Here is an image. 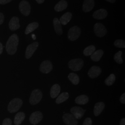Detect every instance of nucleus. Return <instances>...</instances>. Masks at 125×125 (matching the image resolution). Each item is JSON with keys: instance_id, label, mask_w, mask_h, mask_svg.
I'll list each match as a JSON object with an SVG mask.
<instances>
[{"instance_id": "nucleus-1", "label": "nucleus", "mask_w": 125, "mask_h": 125, "mask_svg": "<svg viewBox=\"0 0 125 125\" xmlns=\"http://www.w3.org/2000/svg\"><path fill=\"white\" fill-rule=\"evenodd\" d=\"M19 44V38L17 34H13L10 36L8 40L6 49L9 55H13L16 53Z\"/></svg>"}, {"instance_id": "nucleus-2", "label": "nucleus", "mask_w": 125, "mask_h": 125, "mask_svg": "<svg viewBox=\"0 0 125 125\" xmlns=\"http://www.w3.org/2000/svg\"><path fill=\"white\" fill-rule=\"evenodd\" d=\"M22 100L19 98H14L9 103L8 110L10 113L17 112L22 106Z\"/></svg>"}, {"instance_id": "nucleus-3", "label": "nucleus", "mask_w": 125, "mask_h": 125, "mask_svg": "<svg viewBox=\"0 0 125 125\" xmlns=\"http://www.w3.org/2000/svg\"><path fill=\"white\" fill-rule=\"evenodd\" d=\"M84 62L81 58H76L72 59L68 62L70 69L74 72H77L81 70L83 65Z\"/></svg>"}, {"instance_id": "nucleus-4", "label": "nucleus", "mask_w": 125, "mask_h": 125, "mask_svg": "<svg viewBox=\"0 0 125 125\" xmlns=\"http://www.w3.org/2000/svg\"><path fill=\"white\" fill-rule=\"evenodd\" d=\"M43 94L40 89H34L31 92L29 103L31 105H36L40 103L42 98Z\"/></svg>"}, {"instance_id": "nucleus-5", "label": "nucleus", "mask_w": 125, "mask_h": 125, "mask_svg": "<svg viewBox=\"0 0 125 125\" xmlns=\"http://www.w3.org/2000/svg\"><path fill=\"white\" fill-rule=\"evenodd\" d=\"M81 30L79 27L74 26L71 28L68 31V37L69 40L73 41H75L80 36Z\"/></svg>"}, {"instance_id": "nucleus-6", "label": "nucleus", "mask_w": 125, "mask_h": 125, "mask_svg": "<svg viewBox=\"0 0 125 125\" xmlns=\"http://www.w3.org/2000/svg\"><path fill=\"white\" fill-rule=\"evenodd\" d=\"M19 9L21 13L25 16H28L31 12V6L27 0H22L19 4Z\"/></svg>"}, {"instance_id": "nucleus-7", "label": "nucleus", "mask_w": 125, "mask_h": 125, "mask_svg": "<svg viewBox=\"0 0 125 125\" xmlns=\"http://www.w3.org/2000/svg\"><path fill=\"white\" fill-rule=\"evenodd\" d=\"M94 30L95 35L100 38L104 37L107 32L106 27L100 23H97L94 25Z\"/></svg>"}, {"instance_id": "nucleus-8", "label": "nucleus", "mask_w": 125, "mask_h": 125, "mask_svg": "<svg viewBox=\"0 0 125 125\" xmlns=\"http://www.w3.org/2000/svg\"><path fill=\"white\" fill-rule=\"evenodd\" d=\"M43 119V114L40 111L32 113L29 118V121L32 125H37L40 123Z\"/></svg>"}, {"instance_id": "nucleus-9", "label": "nucleus", "mask_w": 125, "mask_h": 125, "mask_svg": "<svg viewBox=\"0 0 125 125\" xmlns=\"http://www.w3.org/2000/svg\"><path fill=\"white\" fill-rule=\"evenodd\" d=\"M39 46V43L38 42H35L31 44L28 45L27 47L25 56L27 59H29L31 58V56L33 55L34 52L36 51V50L38 48Z\"/></svg>"}, {"instance_id": "nucleus-10", "label": "nucleus", "mask_w": 125, "mask_h": 125, "mask_svg": "<svg viewBox=\"0 0 125 125\" xmlns=\"http://www.w3.org/2000/svg\"><path fill=\"white\" fill-rule=\"evenodd\" d=\"M53 69L52 64L49 60H45L41 63L40 67V72L43 73L48 74Z\"/></svg>"}, {"instance_id": "nucleus-11", "label": "nucleus", "mask_w": 125, "mask_h": 125, "mask_svg": "<svg viewBox=\"0 0 125 125\" xmlns=\"http://www.w3.org/2000/svg\"><path fill=\"white\" fill-rule=\"evenodd\" d=\"M64 123L67 125H77L78 121L76 118L72 114L66 113L62 116Z\"/></svg>"}, {"instance_id": "nucleus-12", "label": "nucleus", "mask_w": 125, "mask_h": 125, "mask_svg": "<svg viewBox=\"0 0 125 125\" xmlns=\"http://www.w3.org/2000/svg\"><path fill=\"white\" fill-rule=\"evenodd\" d=\"M85 110L79 107H73L71 109L72 114L76 119H80L85 113Z\"/></svg>"}, {"instance_id": "nucleus-13", "label": "nucleus", "mask_w": 125, "mask_h": 125, "mask_svg": "<svg viewBox=\"0 0 125 125\" xmlns=\"http://www.w3.org/2000/svg\"><path fill=\"white\" fill-rule=\"evenodd\" d=\"M101 68L97 66H93L88 72V76L90 78H95L98 76L101 73Z\"/></svg>"}, {"instance_id": "nucleus-14", "label": "nucleus", "mask_w": 125, "mask_h": 125, "mask_svg": "<svg viewBox=\"0 0 125 125\" xmlns=\"http://www.w3.org/2000/svg\"><path fill=\"white\" fill-rule=\"evenodd\" d=\"M9 29L14 31L18 29L20 27V25L19 24V19L17 17H13L11 18L9 22Z\"/></svg>"}, {"instance_id": "nucleus-15", "label": "nucleus", "mask_w": 125, "mask_h": 125, "mask_svg": "<svg viewBox=\"0 0 125 125\" xmlns=\"http://www.w3.org/2000/svg\"><path fill=\"white\" fill-rule=\"evenodd\" d=\"M94 6V0H84L83 5V10L84 12H89L93 9Z\"/></svg>"}, {"instance_id": "nucleus-16", "label": "nucleus", "mask_w": 125, "mask_h": 125, "mask_svg": "<svg viewBox=\"0 0 125 125\" xmlns=\"http://www.w3.org/2000/svg\"><path fill=\"white\" fill-rule=\"evenodd\" d=\"M107 15V12L104 9H99L94 12L93 16L97 20H103L106 18Z\"/></svg>"}, {"instance_id": "nucleus-17", "label": "nucleus", "mask_w": 125, "mask_h": 125, "mask_svg": "<svg viewBox=\"0 0 125 125\" xmlns=\"http://www.w3.org/2000/svg\"><path fill=\"white\" fill-rule=\"evenodd\" d=\"M105 107V104L103 102H98L96 103L94 108V115L95 116H98L103 112Z\"/></svg>"}, {"instance_id": "nucleus-18", "label": "nucleus", "mask_w": 125, "mask_h": 125, "mask_svg": "<svg viewBox=\"0 0 125 125\" xmlns=\"http://www.w3.org/2000/svg\"><path fill=\"white\" fill-rule=\"evenodd\" d=\"M61 88L58 84H54L51 88L50 90V95L52 98L57 97L60 92Z\"/></svg>"}, {"instance_id": "nucleus-19", "label": "nucleus", "mask_w": 125, "mask_h": 125, "mask_svg": "<svg viewBox=\"0 0 125 125\" xmlns=\"http://www.w3.org/2000/svg\"><path fill=\"white\" fill-rule=\"evenodd\" d=\"M53 22L55 32L59 35H62V28L59 20L57 18H55L54 19Z\"/></svg>"}, {"instance_id": "nucleus-20", "label": "nucleus", "mask_w": 125, "mask_h": 125, "mask_svg": "<svg viewBox=\"0 0 125 125\" xmlns=\"http://www.w3.org/2000/svg\"><path fill=\"white\" fill-rule=\"evenodd\" d=\"M68 3L65 0H61L59 1L54 7V9L56 12H60L67 8Z\"/></svg>"}, {"instance_id": "nucleus-21", "label": "nucleus", "mask_w": 125, "mask_h": 125, "mask_svg": "<svg viewBox=\"0 0 125 125\" xmlns=\"http://www.w3.org/2000/svg\"><path fill=\"white\" fill-rule=\"evenodd\" d=\"M72 13L70 12H67L64 13L61 17L59 21L62 25H66L72 19Z\"/></svg>"}, {"instance_id": "nucleus-22", "label": "nucleus", "mask_w": 125, "mask_h": 125, "mask_svg": "<svg viewBox=\"0 0 125 125\" xmlns=\"http://www.w3.org/2000/svg\"><path fill=\"white\" fill-rule=\"evenodd\" d=\"M25 114L22 112L18 113L14 117V123L15 125H21L25 118Z\"/></svg>"}, {"instance_id": "nucleus-23", "label": "nucleus", "mask_w": 125, "mask_h": 125, "mask_svg": "<svg viewBox=\"0 0 125 125\" xmlns=\"http://www.w3.org/2000/svg\"><path fill=\"white\" fill-rule=\"evenodd\" d=\"M104 52L102 50H98L95 52H94L91 55V59L94 62L99 61L103 56Z\"/></svg>"}, {"instance_id": "nucleus-24", "label": "nucleus", "mask_w": 125, "mask_h": 125, "mask_svg": "<svg viewBox=\"0 0 125 125\" xmlns=\"http://www.w3.org/2000/svg\"><path fill=\"white\" fill-rule=\"evenodd\" d=\"M89 101V97L85 94L79 95L75 99V103L79 105H84L88 103Z\"/></svg>"}, {"instance_id": "nucleus-25", "label": "nucleus", "mask_w": 125, "mask_h": 125, "mask_svg": "<svg viewBox=\"0 0 125 125\" xmlns=\"http://www.w3.org/2000/svg\"><path fill=\"white\" fill-rule=\"evenodd\" d=\"M39 23L36 22H32L30 24H29L27 26L26 29L25 30V34H28L29 33H31L32 31H34L36 29H37L39 27Z\"/></svg>"}, {"instance_id": "nucleus-26", "label": "nucleus", "mask_w": 125, "mask_h": 125, "mask_svg": "<svg viewBox=\"0 0 125 125\" xmlns=\"http://www.w3.org/2000/svg\"><path fill=\"white\" fill-rule=\"evenodd\" d=\"M69 97V94L67 92H63L62 94H60L56 101V103L58 104H59L60 103L66 101Z\"/></svg>"}, {"instance_id": "nucleus-27", "label": "nucleus", "mask_w": 125, "mask_h": 125, "mask_svg": "<svg viewBox=\"0 0 125 125\" xmlns=\"http://www.w3.org/2000/svg\"><path fill=\"white\" fill-rule=\"evenodd\" d=\"M68 78L74 85H77L80 81L79 76L74 73H71L68 76Z\"/></svg>"}, {"instance_id": "nucleus-28", "label": "nucleus", "mask_w": 125, "mask_h": 125, "mask_svg": "<svg viewBox=\"0 0 125 125\" xmlns=\"http://www.w3.org/2000/svg\"><path fill=\"white\" fill-rule=\"evenodd\" d=\"M95 50V47L94 45H91L85 48L83 53L85 56H91Z\"/></svg>"}, {"instance_id": "nucleus-29", "label": "nucleus", "mask_w": 125, "mask_h": 125, "mask_svg": "<svg viewBox=\"0 0 125 125\" xmlns=\"http://www.w3.org/2000/svg\"><path fill=\"white\" fill-rule=\"evenodd\" d=\"M115 76L114 74H110L105 81V83L107 86H111L114 84L115 81Z\"/></svg>"}, {"instance_id": "nucleus-30", "label": "nucleus", "mask_w": 125, "mask_h": 125, "mask_svg": "<svg viewBox=\"0 0 125 125\" xmlns=\"http://www.w3.org/2000/svg\"><path fill=\"white\" fill-rule=\"evenodd\" d=\"M122 52L121 51H119L114 56V60L117 63L122 64L123 62V60L121 58Z\"/></svg>"}, {"instance_id": "nucleus-31", "label": "nucleus", "mask_w": 125, "mask_h": 125, "mask_svg": "<svg viewBox=\"0 0 125 125\" xmlns=\"http://www.w3.org/2000/svg\"><path fill=\"white\" fill-rule=\"evenodd\" d=\"M114 45L117 47L124 48H125V40H115L114 43Z\"/></svg>"}, {"instance_id": "nucleus-32", "label": "nucleus", "mask_w": 125, "mask_h": 125, "mask_svg": "<svg viewBox=\"0 0 125 125\" xmlns=\"http://www.w3.org/2000/svg\"><path fill=\"white\" fill-rule=\"evenodd\" d=\"M92 121L91 119L90 118H87L85 119L83 125H92Z\"/></svg>"}, {"instance_id": "nucleus-33", "label": "nucleus", "mask_w": 125, "mask_h": 125, "mask_svg": "<svg viewBox=\"0 0 125 125\" xmlns=\"http://www.w3.org/2000/svg\"><path fill=\"white\" fill-rule=\"evenodd\" d=\"M2 125H12V121L9 118H6L3 121Z\"/></svg>"}, {"instance_id": "nucleus-34", "label": "nucleus", "mask_w": 125, "mask_h": 125, "mask_svg": "<svg viewBox=\"0 0 125 125\" xmlns=\"http://www.w3.org/2000/svg\"><path fill=\"white\" fill-rule=\"evenodd\" d=\"M120 102L122 104H125V93H124L123 94L121 95V97L120 99Z\"/></svg>"}, {"instance_id": "nucleus-35", "label": "nucleus", "mask_w": 125, "mask_h": 125, "mask_svg": "<svg viewBox=\"0 0 125 125\" xmlns=\"http://www.w3.org/2000/svg\"><path fill=\"white\" fill-rule=\"evenodd\" d=\"M4 14L1 13H0V25H1L4 22Z\"/></svg>"}, {"instance_id": "nucleus-36", "label": "nucleus", "mask_w": 125, "mask_h": 125, "mask_svg": "<svg viewBox=\"0 0 125 125\" xmlns=\"http://www.w3.org/2000/svg\"><path fill=\"white\" fill-rule=\"evenodd\" d=\"M12 0H0V4L4 5L9 3Z\"/></svg>"}, {"instance_id": "nucleus-37", "label": "nucleus", "mask_w": 125, "mask_h": 125, "mask_svg": "<svg viewBox=\"0 0 125 125\" xmlns=\"http://www.w3.org/2000/svg\"><path fill=\"white\" fill-rule=\"evenodd\" d=\"M120 125H125V118H122L121 119L120 123Z\"/></svg>"}, {"instance_id": "nucleus-38", "label": "nucleus", "mask_w": 125, "mask_h": 125, "mask_svg": "<svg viewBox=\"0 0 125 125\" xmlns=\"http://www.w3.org/2000/svg\"><path fill=\"white\" fill-rule=\"evenodd\" d=\"M3 47L2 44L0 43V55L3 52Z\"/></svg>"}, {"instance_id": "nucleus-39", "label": "nucleus", "mask_w": 125, "mask_h": 125, "mask_svg": "<svg viewBox=\"0 0 125 125\" xmlns=\"http://www.w3.org/2000/svg\"><path fill=\"white\" fill-rule=\"evenodd\" d=\"M36 1L39 3V4H42V3H43L44 2V1H45V0H36Z\"/></svg>"}, {"instance_id": "nucleus-40", "label": "nucleus", "mask_w": 125, "mask_h": 125, "mask_svg": "<svg viewBox=\"0 0 125 125\" xmlns=\"http://www.w3.org/2000/svg\"><path fill=\"white\" fill-rule=\"evenodd\" d=\"M106 0L109 2H110V3H114L116 1V0Z\"/></svg>"}, {"instance_id": "nucleus-41", "label": "nucleus", "mask_w": 125, "mask_h": 125, "mask_svg": "<svg viewBox=\"0 0 125 125\" xmlns=\"http://www.w3.org/2000/svg\"><path fill=\"white\" fill-rule=\"evenodd\" d=\"M32 39H33L34 40L36 39V37H35V35L34 34H32Z\"/></svg>"}]
</instances>
